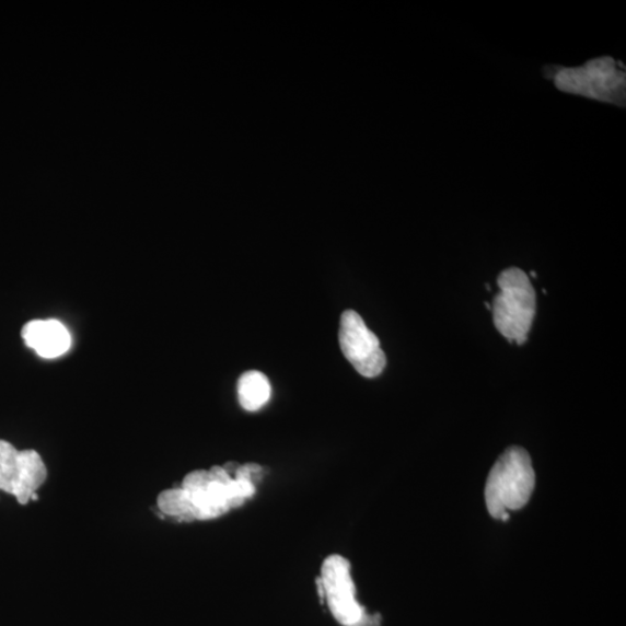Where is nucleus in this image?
<instances>
[{"instance_id":"9d476101","label":"nucleus","mask_w":626,"mask_h":626,"mask_svg":"<svg viewBox=\"0 0 626 626\" xmlns=\"http://www.w3.org/2000/svg\"><path fill=\"white\" fill-rule=\"evenodd\" d=\"M160 511L167 517L189 522L190 513L186 495L182 487L163 491L156 499Z\"/></svg>"},{"instance_id":"f257e3e1","label":"nucleus","mask_w":626,"mask_h":626,"mask_svg":"<svg viewBox=\"0 0 626 626\" xmlns=\"http://www.w3.org/2000/svg\"><path fill=\"white\" fill-rule=\"evenodd\" d=\"M190 520H212L241 507L256 494L252 482L232 477L223 466L195 470L183 480Z\"/></svg>"},{"instance_id":"20e7f679","label":"nucleus","mask_w":626,"mask_h":626,"mask_svg":"<svg viewBox=\"0 0 626 626\" xmlns=\"http://www.w3.org/2000/svg\"><path fill=\"white\" fill-rule=\"evenodd\" d=\"M556 88L565 93L625 106L626 72L611 56L594 58L581 67L564 68L555 76Z\"/></svg>"},{"instance_id":"6e6552de","label":"nucleus","mask_w":626,"mask_h":626,"mask_svg":"<svg viewBox=\"0 0 626 626\" xmlns=\"http://www.w3.org/2000/svg\"><path fill=\"white\" fill-rule=\"evenodd\" d=\"M25 345L38 357L56 359L67 353L71 346L68 328L56 320H34L22 329Z\"/></svg>"},{"instance_id":"f03ea898","label":"nucleus","mask_w":626,"mask_h":626,"mask_svg":"<svg viewBox=\"0 0 626 626\" xmlns=\"http://www.w3.org/2000/svg\"><path fill=\"white\" fill-rule=\"evenodd\" d=\"M535 488V472L530 454L520 447L507 449L487 478L485 500L488 512L508 521L511 511L521 510Z\"/></svg>"},{"instance_id":"1a4fd4ad","label":"nucleus","mask_w":626,"mask_h":626,"mask_svg":"<svg viewBox=\"0 0 626 626\" xmlns=\"http://www.w3.org/2000/svg\"><path fill=\"white\" fill-rule=\"evenodd\" d=\"M239 401L248 413H256L265 406L271 394L269 380L258 370H251L239 380Z\"/></svg>"},{"instance_id":"9b49d317","label":"nucleus","mask_w":626,"mask_h":626,"mask_svg":"<svg viewBox=\"0 0 626 626\" xmlns=\"http://www.w3.org/2000/svg\"><path fill=\"white\" fill-rule=\"evenodd\" d=\"M381 621L380 614L369 615L364 612L358 621L348 626H381Z\"/></svg>"},{"instance_id":"423d86ee","label":"nucleus","mask_w":626,"mask_h":626,"mask_svg":"<svg viewBox=\"0 0 626 626\" xmlns=\"http://www.w3.org/2000/svg\"><path fill=\"white\" fill-rule=\"evenodd\" d=\"M339 343L346 359L360 375L374 379L386 364L379 338L371 332L359 313L346 310L340 320Z\"/></svg>"},{"instance_id":"7ed1b4c3","label":"nucleus","mask_w":626,"mask_h":626,"mask_svg":"<svg viewBox=\"0 0 626 626\" xmlns=\"http://www.w3.org/2000/svg\"><path fill=\"white\" fill-rule=\"evenodd\" d=\"M500 291L491 310L500 334L511 343L522 345L533 325L536 313V292L526 274L508 268L498 278Z\"/></svg>"},{"instance_id":"0eeeda50","label":"nucleus","mask_w":626,"mask_h":626,"mask_svg":"<svg viewBox=\"0 0 626 626\" xmlns=\"http://www.w3.org/2000/svg\"><path fill=\"white\" fill-rule=\"evenodd\" d=\"M321 581L328 608L341 625L353 624L362 616L366 610L356 598V584L346 558L340 555L328 556L322 566Z\"/></svg>"},{"instance_id":"39448f33","label":"nucleus","mask_w":626,"mask_h":626,"mask_svg":"<svg viewBox=\"0 0 626 626\" xmlns=\"http://www.w3.org/2000/svg\"><path fill=\"white\" fill-rule=\"evenodd\" d=\"M47 476V466L35 450H18L10 442L0 440V491L27 505Z\"/></svg>"}]
</instances>
